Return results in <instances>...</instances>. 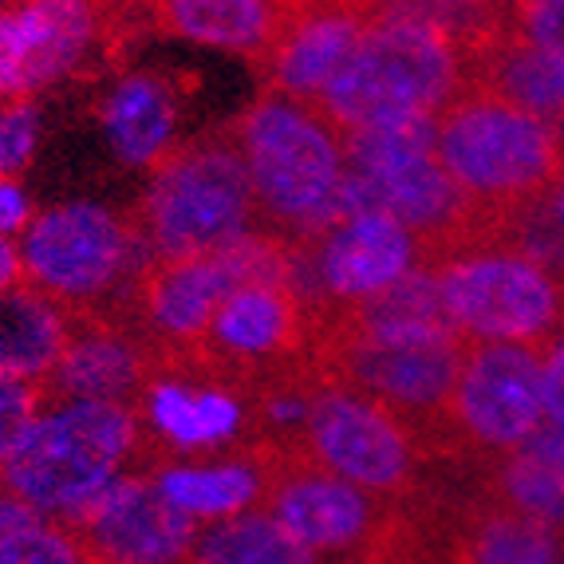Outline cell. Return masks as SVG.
I'll use <instances>...</instances> for the list:
<instances>
[{
	"instance_id": "1",
	"label": "cell",
	"mask_w": 564,
	"mask_h": 564,
	"mask_svg": "<svg viewBox=\"0 0 564 564\" xmlns=\"http://www.w3.org/2000/svg\"><path fill=\"white\" fill-rule=\"evenodd\" d=\"M486 12H443L426 0H376L359 44L312 111L339 134L434 119L466 91L462 36Z\"/></svg>"
},
{
	"instance_id": "2",
	"label": "cell",
	"mask_w": 564,
	"mask_h": 564,
	"mask_svg": "<svg viewBox=\"0 0 564 564\" xmlns=\"http://www.w3.org/2000/svg\"><path fill=\"white\" fill-rule=\"evenodd\" d=\"M226 131L241 151L257 206L273 221L276 237L312 245L339 226V189L348 159L328 119L289 95L261 91Z\"/></svg>"
},
{
	"instance_id": "3",
	"label": "cell",
	"mask_w": 564,
	"mask_h": 564,
	"mask_svg": "<svg viewBox=\"0 0 564 564\" xmlns=\"http://www.w3.org/2000/svg\"><path fill=\"white\" fill-rule=\"evenodd\" d=\"M434 154L454 186L494 214L553 198L564 178V134L478 87L434 115Z\"/></svg>"
},
{
	"instance_id": "4",
	"label": "cell",
	"mask_w": 564,
	"mask_h": 564,
	"mask_svg": "<svg viewBox=\"0 0 564 564\" xmlns=\"http://www.w3.org/2000/svg\"><path fill=\"white\" fill-rule=\"evenodd\" d=\"M134 458H147V431L134 406L59 403L0 462V486L40 518L67 521L122 478Z\"/></svg>"
},
{
	"instance_id": "5",
	"label": "cell",
	"mask_w": 564,
	"mask_h": 564,
	"mask_svg": "<svg viewBox=\"0 0 564 564\" xmlns=\"http://www.w3.org/2000/svg\"><path fill=\"white\" fill-rule=\"evenodd\" d=\"M134 217L154 257L221 253L257 234L261 206L229 131L174 142L151 166V189Z\"/></svg>"
},
{
	"instance_id": "6",
	"label": "cell",
	"mask_w": 564,
	"mask_h": 564,
	"mask_svg": "<svg viewBox=\"0 0 564 564\" xmlns=\"http://www.w3.org/2000/svg\"><path fill=\"white\" fill-rule=\"evenodd\" d=\"M17 249L24 281L67 312L127 301L139 269L154 257L139 217H119L87 202L32 217Z\"/></svg>"
},
{
	"instance_id": "7",
	"label": "cell",
	"mask_w": 564,
	"mask_h": 564,
	"mask_svg": "<svg viewBox=\"0 0 564 564\" xmlns=\"http://www.w3.org/2000/svg\"><path fill=\"white\" fill-rule=\"evenodd\" d=\"M470 339H419V344H371V339H339L316 344L312 367L324 383H344L367 399L395 411L423 443L426 458H454L458 443L451 434V403L462 376Z\"/></svg>"
},
{
	"instance_id": "8",
	"label": "cell",
	"mask_w": 564,
	"mask_h": 564,
	"mask_svg": "<svg viewBox=\"0 0 564 564\" xmlns=\"http://www.w3.org/2000/svg\"><path fill=\"white\" fill-rule=\"evenodd\" d=\"M454 328L474 344H556L564 284L518 249H474L434 269Z\"/></svg>"
},
{
	"instance_id": "9",
	"label": "cell",
	"mask_w": 564,
	"mask_h": 564,
	"mask_svg": "<svg viewBox=\"0 0 564 564\" xmlns=\"http://www.w3.org/2000/svg\"><path fill=\"white\" fill-rule=\"evenodd\" d=\"M296 446L336 478L395 501L419 489V462L426 458L419 434L395 411L344 383L312 391Z\"/></svg>"
},
{
	"instance_id": "10",
	"label": "cell",
	"mask_w": 564,
	"mask_h": 564,
	"mask_svg": "<svg viewBox=\"0 0 564 564\" xmlns=\"http://www.w3.org/2000/svg\"><path fill=\"white\" fill-rule=\"evenodd\" d=\"M549 348L470 339L451 403V434L462 454L498 458L521 451L533 438L545 419Z\"/></svg>"
},
{
	"instance_id": "11",
	"label": "cell",
	"mask_w": 564,
	"mask_h": 564,
	"mask_svg": "<svg viewBox=\"0 0 564 564\" xmlns=\"http://www.w3.org/2000/svg\"><path fill=\"white\" fill-rule=\"evenodd\" d=\"M72 339L59 364L44 376L47 406L59 403H122L139 406L159 371L162 348L134 324L131 304L67 312Z\"/></svg>"
},
{
	"instance_id": "12",
	"label": "cell",
	"mask_w": 564,
	"mask_h": 564,
	"mask_svg": "<svg viewBox=\"0 0 564 564\" xmlns=\"http://www.w3.org/2000/svg\"><path fill=\"white\" fill-rule=\"evenodd\" d=\"M91 564H182L198 541V521L182 513L154 474H122L67 521Z\"/></svg>"
},
{
	"instance_id": "13",
	"label": "cell",
	"mask_w": 564,
	"mask_h": 564,
	"mask_svg": "<svg viewBox=\"0 0 564 564\" xmlns=\"http://www.w3.org/2000/svg\"><path fill=\"white\" fill-rule=\"evenodd\" d=\"M414 269H423V249L411 229L387 214L348 217L321 241L296 245V292L304 308L364 301Z\"/></svg>"
},
{
	"instance_id": "14",
	"label": "cell",
	"mask_w": 564,
	"mask_h": 564,
	"mask_svg": "<svg viewBox=\"0 0 564 564\" xmlns=\"http://www.w3.org/2000/svg\"><path fill=\"white\" fill-rule=\"evenodd\" d=\"M264 509L301 541L308 553H344L367 549L387 525L391 509L379 506L367 489L336 478L292 443L276 438L273 481L264 494Z\"/></svg>"
},
{
	"instance_id": "15",
	"label": "cell",
	"mask_w": 564,
	"mask_h": 564,
	"mask_svg": "<svg viewBox=\"0 0 564 564\" xmlns=\"http://www.w3.org/2000/svg\"><path fill=\"white\" fill-rule=\"evenodd\" d=\"M229 249L194 257H151L134 276L127 304L131 316L162 351H186L206 336L214 312L241 289Z\"/></svg>"
},
{
	"instance_id": "16",
	"label": "cell",
	"mask_w": 564,
	"mask_h": 564,
	"mask_svg": "<svg viewBox=\"0 0 564 564\" xmlns=\"http://www.w3.org/2000/svg\"><path fill=\"white\" fill-rule=\"evenodd\" d=\"M462 59L466 87L498 95L564 134V52L521 36L509 9L486 12L462 36Z\"/></svg>"
},
{
	"instance_id": "17",
	"label": "cell",
	"mask_w": 564,
	"mask_h": 564,
	"mask_svg": "<svg viewBox=\"0 0 564 564\" xmlns=\"http://www.w3.org/2000/svg\"><path fill=\"white\" fill-rule=\"evenodd\" d=\"M151 32L237 52L261 72L312 0H134Z\"/></svg>"
},
{
	"instance_id": "18",
	"label": "cell",
	"mask_w": 564,
	"mask_h": 564,
	"mask_svg": "<svg viewBox=\"0 0 564 564\" xmlns=\"http://www.w3.org/2000/svg\"><path fill=\"white\" fill-rule=\"evenodd\" d=\"M443 564H564V533L521 518L489 494L434 518Z\"/></svg>"
},
{
	"instance_id": "19",
	"label": "cell",
	"mask_w": 564,
	"mask_h": 564,
	"mask_svg": "<svg viewBox=\"0 0 564 564\" xmlns=\"http://www.w3.org/2000/svg\"><path fill=\"white\" fill-rule=\"evenodd\" d=\"M273 454L276 438H257L234 446L217 462H162L151 474L162 494L194 521H229L257 501L264 506L273 481Z\"/></svg>"
},
{
	"instance_id": "20",
	"label": "cell",
	"mask_w": 564,
	"mask_h": 564,
	"mask_svg": "<svg viewBox=\"0 0 564 564\" xmlns=\"http://www.w3.org/2000/svg\"><path fill=\"white\" fill-rule=\"evenodd\" d=\"M182 95L186 79H174L166 72H139L119 79V87L95 107L115 154L131 166H154L174 147L170 139L178 127Z\"/></svg>"
},
{
	"instance_id": "21",
	"label": "cell",
	"mask_w": 564,
	"mask_h": 564,
	"mask_svg": "<svg viewBox=\"0 0 564 564\" xmlns=\"http://www.w3.org/2000/svg\"><path fill=\"white\" fill-rule=\"evenodd\" d=\"M72 339V316L64 304L20 281L0 292V376L44 379Z\"/></svg>"
},
{
	"instance_id": "22",
	"label": "cell",
	"mask_w": 564,
	"mask_h": 564,
	"mask_svg": "<svg viewBox=\"0 0 564 564\" xmlns=\"http://www.w3.org/2000/svg\"><path fill=\"white\" fill-rule=\"evenodd\" d=\"M182 564H312V553L269 509H257L198 533Z\"/></svg>"
},
{
	"instance_id": "23",
	"label": "cell",
	"mask_w": 564,
	"mask_h": 564,
	"mask_svg": "<svg viewBox=\"0 0 564 564\" xmlns=\"http://www.w3.org/2000/svg\"><path fill=\"white\" fill-rule=\"evenodd\" d=\"M486 494L521 518L564 533V466H553L529 451L498 454L489 458Z\"/></svg>"
},
{
	"instance_id": "24",
	"label": "cell",
	"mask_w": 564,
	"mask_h": 564,
	"mask_svg": "<svg viewBox=\"0 0 564 564\" xmlns=\"http://www.w3.org/2000/svg\"><path fill=\"white\" fill-rule=\"evenodd\" d=\"M0 564H91L79 536L56 521H36L29 529L0 536Z\"/></svg>"
},
{
	"instance_id": "25",
	"label": "cell",
	"mask_w": 564,
	"mask_h": 564,
	"mask_svg": "<svg viewBox=\"0 0 564 564\" xmlns=\"http://www.w3.org/2000/svg\"><path fill=\"white\" fill-rule=\"evenodd\" d=\"M47 411L44 379H4L0 376V462L17 451L29 426Z\"/></svg>"
},
{
	"instance_id": "26",
	"label": "cell",
	"mask_w": 564,
	"mask_h": 564,
	"mask_svg": "<svg viewBox=\"0 0 564 564\" xmlns=\"http://www.w3.org/2000/svg\"><path fill=\"white\" fill-rule=\"evenodd\" d=\"M40 139L32 104H0V182H20Z\"/></svg>"
},
{
	"instance_id": "27",
	"label": "cell",
	"mask_w": 564,
	"mask_h": 564,
	"mask_svg": "<svg viewBox=\"0 0 564 564\" xmlns=\"http://www.w3.org/2000/svg\"><path fill=\"white\" fill-rule=\"evenodd\" d=\"M509 20L525 40L564 52V0H513Z\"/></svg>"
},
{
	"instance_id": "28",
	"label": "cell",
	"mask_w": 564,
	"mask_h": 564,
	"mask_svg": "<svg viewBox=\"0 0 564 564\" xmlns=\"http://www.w3.org/2000/svg\"><path fill=\"white\" fill-rule=\"evenodd\" d=\"M32 221V202L20 189V182H0V234H24Z\"/></svg>"
},
{
	"instance_id": "29",
	"label": "cell",
	"mask_w": 564,
	"mask_h": 564,
	"mask_svg": "<svg viewBox=\"0 0 564 564\" xmlns=\"http://www.w3.org/2000/svg\"><path fill=\"white\" fill-rule=\"evenodd\" d=\"M545 419L564 426V336L549 348L545 364Z\"/></svg>"
},
{
	"instance_id": "30",
	"label": "cell",
	"mask_w": 564,
	"mask_h": 564,
	"mask_svg": "<svg viewBox=\"0 0 564 564\" xmlns=\"http://www.w3.org/2000/svg\"><path fill=\"white\" fill-rule=\"evenodd\" d=\"M36 521H47V518H40L36 509L24 506L17 494H9V489L0 486V536L17 533V529H29V525H36Z\"/></svg>"
},
{
	"instance_id": "31",
	"label": "cell",
	"mask_w": 564,
	"mask_h": 564,
	"mask_svg": "<svg viewBox=\"0 0 564 564\" xmlns=\"http://www.w3.org/2000/svg\"><path fill=\"white\" fill-rule=\"evenodd\" d=\"M24 281V264H20V249L17 241H9V237L0 234V292L12 289V284Z\"/></svg>"
},
{
	"instance_id": "32",
	"label": "cell",
	"mask_w": 564,
	"mask_h": 564,
	"mask_svg": "<svg viewBox=\"0 0 564 564\" xmlns=\"http://www.w3.org/2000/svg\"><path fill=\"white\" fill-rule=\"evenodd\" d=\"M434 9L443 12H494V9H509L513 0H426Z\"/></svg>"
},
{
	"instance_id": "33",
	"label": "cell",
	"mask_w": 564,
	"mask_h": 564,
	"mask_svg": "<svg viewBox=\"0 0 564 564\" xmlns=\"http://www.w3.org/2000/svg\"><path fill=\"white\" fill-rule=\"evenodd\" d=\"M553 202H556V209H561V217H564V178H561V186H556Z\"/></svg>"
},
{
	"instance_id": "34",
	"label": "cell",
	"mask_w": 564,
	"mask_h": 564,
	"mask_svg": "<svg viewBox=\"0 0 564 564\" xmlns=\"http://www.w3.org/2000/svg\"><path fill=\"white\" fill-rule=\"evenodd\" d=\"M9 4H12V0H0V9H9Z\"/></svg>"
},
{
	"instance_id": "35",
	"label": "cell",
	"mask_w": 564,
	"mask_h": 564,
	"mask_svg": "<svg viewBox=\"0 0 564 564\" xmlns=\"http://www.w3.org/2000/svg\"><path fill=\"white\" fill-rule=\"evenodd\" d=\"M359 564H371V561H367V556H364V561H359Z\"/></svg>"
}]
</instances>
